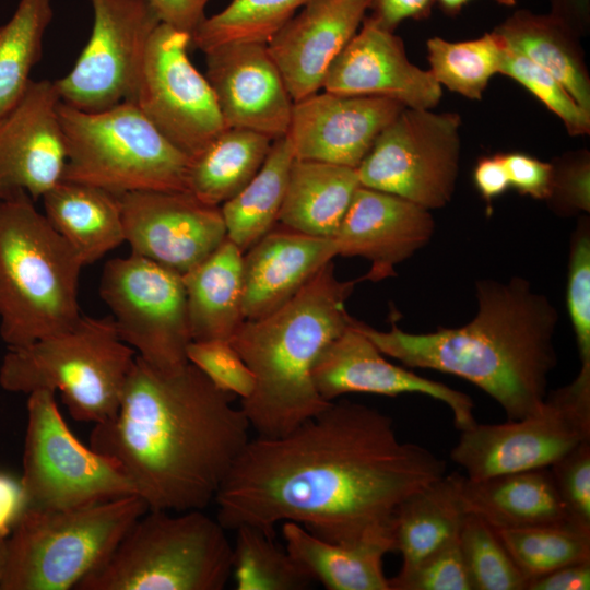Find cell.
<instances>
[{
  "mask_svg": "<svg viewBox=\"0 0 590 590\" xmlns=\"http://www.w3.org/2000/svg\"><path fill=\"white\" fill-rule=\"evenodd\" d=\"M446 469L429 449L401 441L387 414L331 401L283 436L248 440L214 498L216 519L272 536L275 524L293 521L328 542L392 550L397 508Z\"/></svg>",
  "mask_w": 590,
  "mask_h": 590,
  "instance_id": "obj_1",
  "label": "cell"
},
{
  "mask_svg": "<svg viewBox=\"0 0 590 590\" xmlns=\"http://www.w3.org/2000/svg\"><path fill=\"white\" fill-rule=\"evenodd\" d=\"M234 394L193 364L157 368L135 356L119 410L90 446L113 459L150 510L204 509L248 442Z\"/></svg>",
  "mask_w": 590,
  "mask_h": 590,
  "instance_id": "obj_2",
  "label": "cell"
},
{
  "mask_svg": "<svg viewBox=\"0 0 590 590\" xmlns=\"http://www.w3.org/2000/svg\"><path fill=\"white\" fill-rule=\"evenodd\" d=\"M477 310L467 324L410 333L392 320L388 331L359 321L376 347L406 367L463 378L492 397L507 421L536 414L557 364L554 334L558 312L528 280L492 279L475 284Z\"/></svg>",
  "mask_w": 590,
  "mask_h": 590,
  "instance_id": "obj_3",
  "label": "cell"
},
{
  "mask_svg": "<svg viewBox=\"0 0 590 590\" xmlns=\"http://www.w3.org/2000/svg\"><path fill=\"white\" fill-rule=\"evenodd\" d=\"M357 282L339 281L331 261L288 302L245 320L231 338L256 379L240 409L259 437L283 436L330 403L318 393L312 368L322 350L351 324L345 302Z\"/></svg>",
  "mask_w": 590,
  "mask_h": 590,
  "instance_id": "obj_4",
  "label": "cell"
},
{
  "mask_svg": "<svg viewBox=\"0 0 590 590\" xmlns=\"http://www.w3.org/2000/svg\"><path fill=\"white\" fill-rule=\"evenodd\" d=\"M83 267L27 193L0 199V337L8 349L78 322Z\"/></svg>",
  "mask_w": 590,
  "mask_h": 590,
  "instance_id": "obj_5",
  "label": "cell"
},
{
  "mask_svg": "<svg viewBox=\"0 0 590 590\" xmlns=\"http://www.w3.org/2000/svg\"><path fill=\"white\" fill-rule=\"evenodd\" d=\"M135 356L110 316H81L68 330L8 349L0 387L25 394L59 391L75 421L99 424L116 416Z\"/></svg>",
  "mask_w": 590,
  "mask_h": 590,
  "instance_id": "obj_6",
  "label": "cell"
},
{
  "mask_svg": "<svg viewBox=\"0 0 590 590\" xmlns=\"http://www.w3.org/2000/svg\"><path fill=\"white\" fill-rule=\"evenodd\" d=\"M232 543L202 510H148L109 557L75 590H222L232 577Z\"/></svg>",
  "mask_w": 590,
  "mask_h": 590,
  "instance_id": "obj_7",
  "label": "cell"
},
{
  "mask_svg": "<svg viewBox=\"0 0 590 590\" xmlns=\"http://www.w3.org/2000/svg\"><path fill=\"white\" fill-rule=\"evenodd\" d=\"M67 161L62 180L117 196L187 191L191 157L172 144L131 101L102 110L60 102Z\"/></svg>",
  "mask_w": 590,
  "mask_h": 590,
  "instance_id": "obj_8",
  "label": "cell"
},
{
  "mask_svg": "<svg viewBox=\"0 0 590 590\" xmlns=\"http://www.w3.org/2000/svg\"><path fill=\"white\" fill-rule=\"evenodd\" d=\"M148 510L138 495L68 509L26 507L7 539L0 590L74 589Z\"/></svg>",
  "mask_w": 590,
  "mask_h": 590,
  "instance_id": "obj_9",
  "label": "cell"
},
{
  "mask_svg": "<svg viewBox=\"0 0 590 590\" xmlns=\"http://www.w3.org/2000/svg\"><path fill=\"white\" fill-rule=\"evenodd\" d=\"M55 394L47 389L27 394L20 480L26 507L68 509L137 495L113 459L85 446L71 432Z\"/></svg>",
  "mask_w": 590,
  "mask_h": 590,
  "instance_id": "obj_10",
  "label": "cell"
},
{
  "mask_svg": "<svg viewBox=\"0 0 590 590\" xmlns=\"http://www.w3.org/2000/svg\"><path fill=\"white\" fill-rule=\"evenodd\" d=\"M590 440V367L547 393L540 411L503 424H474L461 430L450 458L469 479L550 468Z\"/></svg>",
  "mask_w": 590,
  "mask_h": 590,
  "instance_id": "obj_11",
  "label": "cell"
},
{
  "mask_svg": "<svg viewBox=\"0 0 590 590\" xmlns=\"http://www.w3.org/2000/svg\"><path fill=\"white\" fill-rule=\"evenodd\" d=\"M461 117L404 108L376 138L356 168L361 186L427 210L447 205L460 160Z\"/></svg>",
  "mask_w": 590,
  "mask_h": 590,
  "instance_id": "obj_12",
  "label": "cell"
},
{
  "mask_svg": "<svg viewBox=\"0 0 590 590\" xmlns=\"http://www.w3.org/2000/svg\"><path fill=\"white\" fill-rule=\"evenodd\" d=\"M99 296L118 335L138 356L161 369L188 363L192 338L180 274L130 252L105 263Z\"/></svg>",
  "mask_w": 590,
  "mask_h": 590,
  "instance_id": "obj_13",
  "label": "cell"
},
{
  "mask_svg": "<svg viewBox=\"0 0 590 590\" xmlns=\"http://www.w3.org/2000/svg\"><path fill=\"white\" fill-rule=\"evenodd\" d=\"M93 26L72 69L55 81L61 102L102 110L134 101L149 42L161 20L146 0H90Z\"/></svg>",
  "mask_w": 590,
  "mask_h": 590,
  "instance_id": "obj_14",
  "label": "cell"
},
{
  "mask_svg": "<svg viewBox=\"0 0 590 590\" xmlns=\"http://www.w3.org/2000/svg\"><path fill=\"white\" fill-rule=\"evenodd\" d=\"M190 45L191 35L161 22L133 102L172 144L193 157L226 126L208 79L188 57Z\"/></svg>",
  "mask_w": 590,
  "mask_h": 590,
  "instance_id": "obj_15",
  "label": "cell"
},
{
  "mask_svg": "<svg viewBox=\"0 0 590 590\" xmlns=\"http://www.w3.org/2000/svg\"><path fill=\"white\" fill-rule=\"evenodd\" d=\"M125 241L131 253L180 275L225 239L221 206L187 191H133L119 196Z\"/></svg>",
  "mask_w": 590,
  "mask_h": 590,
  "instance_id": "obj_16",
  "label": "cell"
},
{
  "mask_svg": "<svg viewBox=\"0 0 590 590\" xmlns=\"http://www.w3.org/2000/svg\"><path fill=\"white\" fill-rule=\"evenodd\" d=\"M55 83L31 81L0 118V199L19 192L34 201L62 180L67 161Z\"/></svg>",
  "mask_w": 590,
  "mask_h": 590,
  "instance_id": "obj_17",
  "label": "cell"
},
{
  "mask_svg": "<svg viewBox=\"0 0 590 590\" xmlns=\"http://www.w3.org/2000/svg\"><path fill=\"white\" fill-rule=\"evenodd\" d=\"M312 380L318 393L329 402L345 393H420L445 403L459 430L477 423L468 394L387 361L354 318L322 350L312 368Z\"/></svg>",
  "mask_w": 590,
  "mask_h": 590,
  "instance_id": "obj_18",
  "label": "cell"
},
{
  "mask_svg": "<svg viewBox=\"0 0 590 590\" xmlns=\"http://www.w3.org/2000/svg\"><path fill=\"white\" fill-rule=\"evenodd\" d=\"M205 54L206 74L226 128L272 140L286 135L294 101L264 43H229Z\"/></svg>",
  "mask_w": 590,
  "mask_h": 590,
  "instance_id": "obj_19",
  "label": "cell"
},
{
  "mask_svg": "<svg viewBox=\"0 0 590 590\" xmlns=\"http://www.w3.org/2000/svg\"><path fill=\"white\" fill-rule=\"evenodd\" d=\"M404 108L385 97L320 90L294 102L286 135L295 158L357 168L378 134Z\"/></svg>",
  "mask_w": 590,
  "mask_h": 590,
  "instance_id": "obj_20",
  "label": "cell"
},
{
  "mask_svg": "<svg viewBox=\"0 0 590 590\" xmlns=\"http://www.w3.org/2000/svg\"><path fill=\"white\" fill-rule=\"evenodd\" d=\"M322 90L385 97L415 109H433L442 95L430 71L408 59L402 39L369 16L329 68Z\"/></svg>",
  "mask_w": 590,
  "mask_h": 590,
  "instance_id": "obj_21",
  "label": "cell"
},
{
  "mask_svg": "<svg viewBox=\"0 0 590 590\" xmlns=\"http://www.w3.org/2000/svg\"><path fill=\"white\" fill-rule=\"evenodd\" d=\"M429 210L384 191L359 186L333 237L337 255L362 257L370 270L359 280L396 276L394 268L430 240Z\"/></svg>",
  "mask_w": 590,
  "mask_h": 590,
  "instance_id": "obj_22",
  "label": "cell"
},
{
  "mask_svg": "<svg viewBox=\"0 0 590 590\" xmlns=\"http://www.w3.org/2000/svg\"><path fill=\"white\" fill-rule=\"evenodd\" d=\"M370 0H310L267 44L294 102L322 90Z\"/></svg>",
  "mask_w": 590,
  "mask_h": 590,
  "instance_id": "obj_23",
  "label": "cell"
},
{
  "mask_svg": "<svg viewBox=\"0 0 590 590\" xmlns=\"http://www.w3.org/2000/svg\"><path fill=\"white\" fill-rule=\"evenodd\" d=\"M335 256L333 238L307 235L278 223L243 253L245 320L280 308Z\"/></svg>",
  "mask_w": 590,
  "mask_h": 590,
  "instance_id": "obj_24",
  "label": "cell"
},
{
  "mask_svg": "<svg viewBox=\"0 0 590 590\" xmlns=\"http://www.w3.org/2000/svg\"><path fill=\"white\" fill-rule=\"evenodd\" d=\"M457 486L465 514L495 530L570 522L550 468L481 480L458 473Z\"/></svg>",
  "mask_w": 590,
  "mask_h": 590,
  "instance_id": "obj_25",
  "label": "cell"
},
{
  "mask_svg": "<svg viewBox=\"0 0 590 590\" xmlns=\"http://www.w3.org/2000/svg\"><path fill=\"white\" fill-rule=\"evenodd\" d=\"M42 199L46 219L83 266L98 261L125 241L119 196L61 180Z\"/></svg>",
  "mask_w": 590,
  "mask_h": 590,
  "instance_id": "obj_26",
  "label": "cell"
},
{
  "mask_svg": "<svg viewBox=\"0 0 590 590\" xmlns=\"http://www.w3.org/2000/svg\"><path fill=\"white\" fill-rule=\"evenodd\" d=\"M243 252L226 239L202 262L181 275L192 341L225 340L245 321Z\"/></svg>",
  "mask_w": 590,
  "mask_h": 590,
  "instance_id": "obj_27",
  "label": "cell"
},
{
  "mask_svg": "<svg viewBox=\"0 0 590 590\" xmlns=\"http://www.w3.org/2000/svg\"><path fill=\"white\" fill-rule=\"evenodd\" d=\"M359 186L356 168L295 158L279 223L307 235L333 238Z\"/></svg>",
  "mask_w": 590,
  "mask_h": 590,
  "instance_id": "obj_28",
  "label": "cell"
},
{
  "mask_svg": "<svg viewBox=\"0 0 590 590\" xmlns=\"http://www.w3.org/2000/svg\"><path fill=\"white\" fill-rule=\"evenodd\" d=\"M282 534L290 555L328 590H390L382 564L389 544L328 542L293 521L283 522Z\"/></svg>",
  "mask_w": 590,
  "mask_h": 590,
  "instance_id": "obj_29",
  "label": "cell"
},
{
  "mask_svg": "<svg viewBox=\"0 0 590 590\" xmlns=\"http://www.w3.org/2000/svg\"><path fill=\"white\" fill-rule=\"evenodd\" d=\"M457 472L445 474L404 499L391 522L392 550L406 570L457 540L467 516L457 486Z\"/></svg>",
  "mask_w": 590,
  "mask_h": 590,
  "instance_id": "obj_30",
  "label": "cell"
},
{
  "mask_svg": "<svg viewBox=\"0 0 590 590\" xmlns=\"http://www.w3.org/2000/svg\"><path fill=\"white\" fill-rule=\"evenodd\" d=\"M494 32L507 46L550 72L590 111V80L576 39L577 32L554 13L519 10Z\"/></svg>",
  "mask_w": 590,
  "mask_h": 590,
  "instance_id": "obj_31",
  "label": "cell"
},
{
  "mask_svg": "<svg viewBox=\"0 0 590 590\" xmlns=\"http://www.w3.org/2000/svg\"><path fill=\"white\" fill-rule=\"evenodd\" d=\"M269 137L226 128L191 157L188 190L210 205L221 206L257 174L272 144Z\"/></svg>",
  "mask_w": 590,
  "mask_h": 590,
  "instance_id": "obj_32",
  "label": "cell"
},
{
  "mask_svg": "<svg viewBox=\"0 0 590 590\" xmlns=\"http://www.w3.org/2000/svg\"><path fill=\"white\" fill-rule=\"evenodd\" d=\"M294 160L287 135L273 140L257 174L221 205L226 237L243 253L279 223Z\"/></svg>",
  "mask_w": 590,
  "mask_h": 590,
  "instance_id": "obj_33",
  "label": "cell"
},
{
  "mask_svg": "<svg viewBox=\"0 0 590 590\" xmlns=\"http://www.w3.org/2000/svg\"><path fill=\"white\" fill-rule=\"evenodd\" d=\"M51 19V0H20L10 20L0 25V118L32 81Z\"/></svg>",
  "mask_w": 590,
  "mask_h": 590,
  "instance_id": "obj_34",
  "label": "cell"
},
{
  "mask_svg": "<svg viewBox=\"0 0 590 590\" xmlns=\"http://www.w3.org/2000/svg\"><path fill=\"white\" fill-rule=\"evenodd\" d=\"M505 43L494 31L483 36L449 42H426L429 71L440 86L469 99L480 101L489 80L499 73Z\"/></svg>",
  "mask_w": 590,
  "mask_h": 590,
  "instance_id": "obj_35",
  "label": "cell"
},
{
  "mask_svg": "<svg viewBox=\"0 0 590 590\" xmlns=\"http://www.w3.org/2000/svg\"><path fill=\"white\" fill-rule=\"evenodd\" d=\"M235 530L232 577L237 590H304L315 581L274 536L252 526Z\"/></svg>",
  "mask_w": 590,
  "mask_h": 590,
  "instance_id": "obj_36",
  "label": "cell"
},
{
  "mask_svg": "<svg viewBox=\"0 0 590 590\" xmlns=\"http://www.w3.org/2000/svg\"><path fill=\"white\" fill-rule=\"evenodd\" d=\"M310 0H231L220 12L201 22L191 45L203 52L229 43H264Z\"/></svg>",
  "mask_w": 590,
  "mask_h": 590,
  "instance_id": "obj_37",
  "label": "cell"
},
{
  "mask_svg": "<svg viewBox=\"0 0 590 590\" xmlns=\"http://www.w3.org/2000/svg\"><path fill=\"white\" fill-rule=\"evenodd\" d=\"M495 531L526 581L590 560V531L570 522Z\"/></svg>",
  "mask_w": 590,
  "mask_h": 590,
  "instance_id": "obj_38",
  "label": "cell"
},
{
  "mask_svg": "<svg viewBox=\"0 0 590 590\" xmlns=\"http://www.w3.org/2000/svg\"><path fill=\"white\" fill-rule=\"evenodd\" d=\"M472 590H526V579L497 535L481 518L468 514L459 533Z\"/></svg>",
  "mask_w": 590,
  "mask_h": 590,
  "instance_id": "obj_39",
  "label": "cell"
},
{
  "mask_svg": "<svg viewBox=\"0 0 590 590\" xmlns=\"http://www.w3.org/2000/svg\"><path fill=\"white\" fill-rule=\"evenodd\" d=\"M499 73L534 95L563 121L570 135L590 132V111L580 106L555 76L506 44Z\"/></svg>",
  "mask_w": 590,
  "mask_h": 590,
  "instance_id": "obj_40",
  "label": "cell"
},
{
  "mask_svg": "<svg viewBox=\"0 0 590 590\" xmlns=\"http://www.w3.org/2000/svg\"><path fill=\"white\" fill-rule=\"evenodd\" d=\"M566 306L581 367H590V226L581 219L569 244Z\"/></svg>",
  "mask_w": 590,
  "mask_h": 590,
  "instance_id": "obj_41",
  "label": "cell"
},
{
  "mask_svg": "<svg viewBox=\"0 0 590 590\" xmlns=\"http://www.w3.org/2000/svg\"><path fill=\"white\" fill-rule=\"evenodd\" d=\"M187 358L219 389L241 400L253 392L255 376L229 341H191L187 347Z\"/></svg>",
  "mask_w": 590,
  "mask_h": 590,
  "instance_id": "obj_42",
  "label": "cell"
},
{
  "mask_svg": "<svg viewBox=\"0 0 590 590\" xmlns=\"http://www.w3.org/2000/svg\"><path fill=\"white\" fill-rule=\"evenodd\" d=\"M390 590H472L459 538L389 578Z\"/></svg>",
  "mask_w": 590,
  "mask_h": 590,
  "instance_id": "obj_43",
  "label": "cell"
},
{
  "mask_svg": "<svg viewBox=\"0 0 590 590\" xmlns=\"http://www.w3.org/2000/svg\"><path fill=\"white\" fill-rule=\"evenodd\" d=\"M550 470L569 521L590 531V440L562 457Z\"/></svg>",
  "mask_w": 590,
  "mask_h": 590,
  "instance_id": "obj_44",
  "label": "cell"
},
{
  "mask_svg": "<svg viewBox=\"0 0 590 590\" xmlns=\"http://www.w3.org/2000/svg\"><path fill=\"white\" fill-rule=\"evenodd\" d=\"M553 166V185L547 201L559 214L588 213L590 211L588 155L583 154Z\"/></svg>",
  "mask_w": 590,
  "mask_h": 590,
  "instance_id": "obj_45",
  "label": "cell"
},
{
  "mask_svg": "<svg viewBox=\"0 0 590 590\" xmlns=\"http://www.w3.org/2000/svg\"><path fill=\"white\" fill-rule=\"evenodd\" d=\"M510 187L519 193L536 200H547L551 196L554 166L520 152L503 154Z\"/></svg>",
  "mask_w": 590,
  "mask_h": 590,
  "instance_id": "obj_46",
  "label": "cell"
},
{
  "mask_svg": "<svg viewBox=\"0 0 590 590\" xmlns=\"http://www.w3.org/2000/svg\"><path fill=\"white\" fill-rule=\"evenodd\" d=\"M435 0H370V15L382 27L394 31L404 20L427 19L433 10Z\"/></svg>",
  "mask_w": 590,
  "mask_h": 590,
  "instance_id": "obj_47",
  "label": "cell"
},
{
  "mask_svg": "<svg viewBox=\"0 0 590 590\" xmlns=\"http://www.w3.org/2000/svg\"><path fill=\"white\" fill-rule=\"evenodd\" d=\"M162 23L192 35L205 19L211 0H146Z\"/></svg>",
  "mask_w": 590,
  "mask_h": 590,
  "instance_id": "obj_48",
  "label": "cell"
},
{
  "mask_svg": "<svg viewBox=\"0 0 590 590\" xmlns=\"http://www.w3.org/2000/svg\"><path fill=\"white\" fill-rule=\"evenodd\" d=\"M590 560L566 565L527 581L526 590H589Z\"/></svg>",
  "mask_w": 590,
  "mask_h": 590,
  "instance_id": "obj_49",
  "label": "cell"
},
{
  "mask_svg": "<svg viewBox=\"0 0 590 590\" xmlns=\"http://www.w3.org/2000/svg\"><path fill=\"white\" fill-rule=\"evenodd\" d=\"M473 182L487 204L505 193L510 182L503 154L479 158L473 169Z\"/></svg>",
  "mask_w": 590,
  "mask_h": 590,
  "instance_id": "obj_50",
  "label": "cell"
},
{
  "mask_svg": "<svg viewBox=\"0 0 590 590\" xmlns=\"http://www.w3.org/2000/svg\"><path fill=\"white\" fill-rule=\"evenodd\" d=\"M26 508V498L21 484L14 477L0 472V538L7 539Z\"/></svg>",
  "mask_w": 590,
  "mask_h": 590,
  "instance_id": "obj_51",
  "label": "cell"
},
{
  "mask_svg": "<svg viewBox=\"0 0 590 590\" xmlns=\"http://www.w3.org/2000/svg\"><path fill=\"white\" fill-rule=\"evenodd\" d=\"M552 13L565 20L576 32L589 21L590 0H551Z\"/></svg>",
  "mask_w": 590,
  "mask_h": 590,
  "instance_id": "obj_52",
  "label": "cell"
},
{
  "mask_svg": "<svg viewBox=\"0 0 590 590\" xmlns=\"http://www.w3.org/2000/svg\"><path fill=\"white\" fill-rule=\"evenodd\" d=\"M470 0H435V3L448 15H457ZM505 7H514L517 0H493Z\"/></svg>",
  "mask_w": 590,
  "mask_h": 590,
  "instance_id": "obj_53",
  "label": "cell"
},
{
  "mask_svg": "<svg viewBox=\"0 0 590 590\" xmlns=\"http://www.w3.org/2000/svg\"><path fill=\"white\" fill-rule=\"evenodd\" d=\"M8 539V538H7ZM7 539L0 538V586L7 563Z\"/></svg>",
  "mask_w": 590,
  "mask_h": 590,
  "instance_id": "obj_54",
  "label": "cell"
}]
</instances>
